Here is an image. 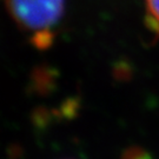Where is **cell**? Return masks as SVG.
I'll return each instance as SVG.
<instances>
[{
    "instance_id": "cell-1",
    "label": "cell",
    "mask_w": 159,
    "mask_h": 159,
    "mask_svg": "<svg viewBox=\"0 0 159 159\" xmlns=\"http://www.w3.org/2000/svg\"><path fill=\"white\" fill-rule=\"evenodd\" d=\"M16 23L31 34V41L46 48L53 40V30L64 14L65 0H7Z\"/></svg>"
},
{
    "instance_id": "cell-2",
    "label": "cell",
    "mask_w": 159,
    "mask_h": 159,
    "mask_svg": "<svg viewBox=\"0 0 159 159\" xmlns=\"http://www.w3.org/2000/svg\"><path fill=\"white\" fill-rule=\"evenodd\" d=\"M120 159H153L152 154L142 146H129L120 156Z\"/></svg>"
},
{
    "instance_id": "cell-3",
    "label": "cell",
    "mask_w": 159,
    "mask_h": 159,
    "mask_svg": "<svg viewBox=\"0 0 159 159\" xmlns=\"http://www.w3.org/2000/svg\"><path fill=\"white\" fill-rule=\"evenodd\" d=\"M146 7L154 23L159 24V0H145Z\"/></svg>"
}]
</instances>
